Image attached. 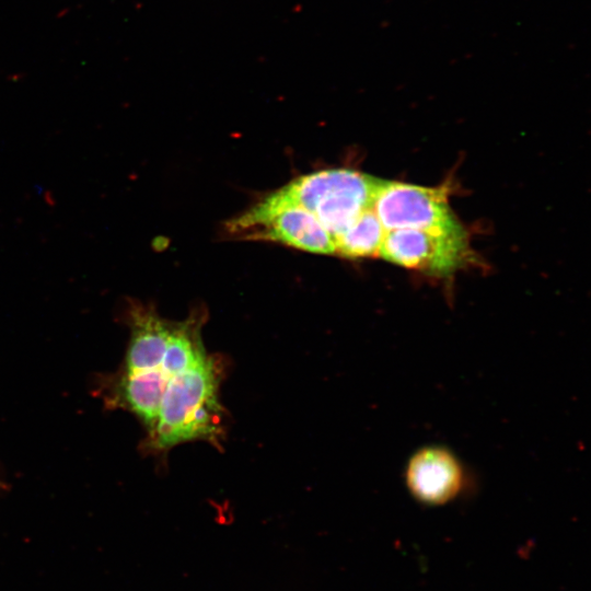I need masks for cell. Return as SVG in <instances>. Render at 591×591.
Instances as JSON below:
<instances>
[{
	"instance_id": "8992f818",
	"label": "cell",
	"mask_w": 591,
	"mask_h": 591,
	"mask_svg": "<svg viewBox=\"0 0 591 591\" xmlns=\"http://www.w3.org/2000/svg\"><path fill=\"white\" fill-rule=\"evenodd\" d=\"M405 482L412 496L427 506H440L455 499L466 476L459 457L444 447H425L408 460Z\"/></svg>"
},
{
	"instance_id": "277c9868",
	"label": "cell",
	"mask_w": 591,
	"mask_h": 591,
	"mask_svg": "<svg viewBox=\"0 0 591 591\" xmlns=\"http://www.w3.org/2000/svg\"><path fill=\"white\" fill-rule=\"evenodd\" d=\"M380 256L393 264L431 274L447 275L467 262V234L415 229L386 231Z\"/></svg>"
},
{
	"instance_id": "ba28073f",
	"label": "cell",
	"mask_w": 591,
	"mask_h": 591,
	"mask_svg": "<svg viewBox=\"0 0 591 591\" xmlns=\"http://www.w3.org/2000/svg\"><path fill=\"white\" fill-rule=\"evenodd\" d=\"M385 232L372 208L367 209L334 239L335 253L350 258L374 256L380 253Z\"/></svg>"
},
{
	"instance_id": "3957f363",
	"label": "cell",
	"mask_w": 591,
	"mask_h": 591,
	"mask_svg": "<svg viewBox=\"0 0 591 591\" xmlns=\"http://www.w3.org/2000/svg\"><path fill=\"white\" fill-rule=\"evenodd\" d=\"M372 210L385 231L415 229L465 233L449 206L444 187H424L381 179Z\"/></svg>"
},
{
	"instance_id": "52a82bcc",
	"label": "cell",
	"mask_w": 591,
	"mask_h": 591,
	"mask_svg": "<svg viewBox=\"0 0 591 591\" xmlns=\"http://www.w3.org/2000/svg\"><path fill=\"white\" fill-rule=\"evenodd\" d=\"M266 240L315 254H334L335 241L313 213L298 206L279 208L235 234Z\"/></svg>"
},
{
	"instance_id": "6da1fadb",
	"label": "cell",
	"mask_w": 591,
	"mask_h": 591,
	"mask_svg": "<svg viewBox=\"0 0 591 591\" xmlns=\"http://www.w3.org/2000/svg\"><path fill=\"white\" fill-rule=\"evenodd\" d=\"M224 361L207 354L178 372L164 390L158 417L147 433L143 448L154 454L190 441L220 445L224 432V410L219 389Z\"/></svg>"
},
{
	"instance_id": "5b68a950",
	"label": "cell",
	"mask_w": 591,
	"mask_h": 591,
	"mask_svg": "<svg viewBox=\"0 0 591 591\" xmlns=\"http://www.w3.org/2000/svg\"><path fill=\"white\" fill-rule=\"evenodd\" d=\"M195 362L188 355L169 344L163 361L157 369L137 373L118 371L112 376L107 402L132 413L149 432L155 424L169 382Z\"/></svg>"
},
{
	"instance_id": "7a4b0ae2",
	"label": "cell",
	"mask_w": 591,
	"mask_h": 591,
	"mask_svg": "<svg viewBox=\"0 0 591 591\" xmlns=\"http://www.w3.org/2000/svg\"><path fill=\"white\" fill-rule=\"evenodd\" d=\"M381 179L351 169H326L301 175L255 204L263 213L298 206L314 215L335 239L372 208Z\"/></svg>"
}]
</instances>
